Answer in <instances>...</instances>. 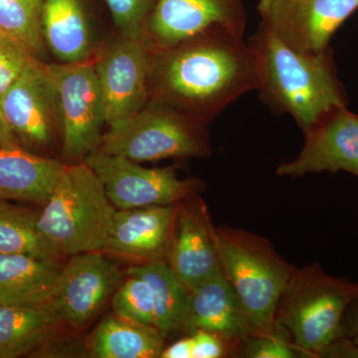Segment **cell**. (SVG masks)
Segmentation results:
<instances>
[{
    "instance_id": "cell-1",
    "label": "cell",
    "mask_w": 358,
    "mask_h": 358,
    "mask_svg": "<svg viewBox=\"0 0 358 358\" xmlns=\"http://www.w3.org/2000/svg\"><path fill=\"white\" fill-rule=\"evenodd\" d=\"M258 89L255 51L243 37L224 28H212L154 51L150 99L202 121L210 122Z\"/></svg>"
},
{
    "instance_id": "cell-2",
    "label": "cell",
    "mask_w": 358,
    "mask_h": 358,
    "mask_svg": "<svg viewBox=\"0 0 358 358\" xmlns=\"http://www.w3.org/2000/svg\"><path fill=\"white\" fill-rule=\"evenodd\" d=\"M249 44L258 59L261 99L275 112L291 115L303 133L345 107L327 51L291 48L263 23Z\"/></svg>"
},
{
    "instance_id": "cell-3",
    "label": "cell",
    "mask_w": 358,
    "mask_h": 358,
    "mask_svg": "<svg viewBox=\"0 0 358 358\" xmlns=\"http://www.w3.org/2000/svg\"><path fill=\"white\" fill-rule=\"evenodd\" d=\"M115 213L93 169L85 162H66L38 212L37 226L63 256H74L103 251Z\"/></svg>"
},
{
    "instance_id": "cell-4",
    "label": "cell",
    "mask_w": 358,
    "mask_h": 358,
    "mask_svg": "<svg viewBox=\"0 0 358 358\" xmlns=\"http://www.w3.org/2000/svg\"><path fill=\"white\" fill-rule=\"evenodd\" d=\"M216 240L224 275L239 298L252 334L275 333L278 303L296 268L268 240L249 231L219 226Z\"/></svg>"
},
{
    "instance_id": "cell-5",
    "label": "cell",
    "mask_w": 358,
    "mask_h": 358,
    "mask_svg": "<svg viewBox=\"0 0 358 358\" xmlns=\"http://www.w3.org/2000/svg\"><path fill=\"white\" fill-rule=\"evenodd\" d=\"M357 292L358 282L327 274L319 262L296 268L278 303L275 324L307 357H322L341 338L343 315Z\"/></svg>"
},
{
    "instance_id": "cell-6",
    "label": "cell",
    "mask_w": 358,
    "mask_h": 358,
    "mask_svg": "<svg viewBox=\"0 0 358 358\" xmlns=\"http://www.w3.org/2000/svg\"><path fill=\"white\" fill-rule=\"evenodd\" d=\"M208 124L150 99L136 114L108 124L98 150L138 164L208 157L212 155Z\"/></svg>"
},
{
    "instance_id": "cell-7",
    "label": "cell",
    "mask_w": 358,
    "mask_h": 358,
    "mask_svg": "<svg viewBox=\"0 0 358 358\" xmlns=\"http://www.w3.org/2000/svg\"><path fill=\"white\" fill-rule=\"evenodd\" d=\"M60 100L62 113L61 154L79 162L100 147L107 110L93 60L47 64Z\"/></svg>"
},
{
    "instance_id": "cell-8",
    "label": "cell",
    "mask_w": 358,
    "mask_h": 358,
    "mask_svg": "<svg viewBox=\"0 0 358 358\" xmlns=\"http://www.w3.org/2000/svg\"><path fill=\"white\" fill-rule=\"evenodd\" d=\"M0 109L18 147L41 152L62 141L57 89L46 63L35 60L0 99Z\"/></svg>"
},
{
    "instance_id": "cell-9",
    "label": "cell",
    "mask_w": 358,
    "mask_h": 358,
    "mask_svg": "<svg viewBox=\"0 0 358 358\" xmlns=\"http://www.w3.org/2000/svg\"><path fill=\"white\" fill-rule=\"evenodd\" d=\"M84 162L100 179L110 201L117 209L173 205L193 196L200 181L179 178L173 166L147 169L138 162L103 154H90Z\"/></svg>"
},
{
    "instance_id": "cell-10",
    "label": "cell",
    "mask_w": 358,
    "mask_h": 358,
    "mask_svg": "<svg viewBox=\"0 0 358 358\" xmlns=\"http://www.w3.org/2000/svg\"><path fill=\"white\" fill-rule=\"evenodd\" d=\"M155 49L147 39L117 34L93 59L110 122L136 114L150 100V75Z\"/></svg>"
},
{
    "instance_id": "cell-11",
    "label": "cell",
    "mask_w": 358,
    "mask_h": 358,
    "mask_svg": "<svg viewBox=\"0 0 358 358\" xmlns=\"http://www.w3.org/2000/svg\"><path fill=\"white\" fill-rule=\"evenodd\" d=\"M264 25L301 52L327 50L334 33L358 9V0H260Z\"/></svg>"
},
{
    "instance_id": "cell-12",
    "label": "cell",
    "mask_w": 358,
    "mask_h": 358,
    "mask_svg": "<svg viewBox=\"0 0 358 358\" xmlns=\"http://www.w3.org/2000/svg\"><path fill=\"white\" fill-rule=\"evenodd\" d=\"M246 23L244 0H157L148 17L147 38L155 50L212 28L243 37Z\"/></svg>"
},
{
    "instance_id": "cell-13",
    "label": "cell",
    "mask_w": 358,
    "mask_h": 358,
    "mask_svg": "<svg viewBox=\"0 0 358 358\" xmlns=\"http://www.w3.org/2000/svg\"><path fill=\"white\" fill-rule=\"evenodd\" d=\"M119 281L117 266L102 251L78 254L62 266L48 307L62 324L84 326L105 305Z\"/></svg>"
},
{
    "instance_id": "cell-14",
    "label": "cell",
    "mask_w": 358,
    "mask_h": 358,
    "mask_svg": "<svg viewBox=\"0 0 358 358\" xmlns=\"http://www.w3.org/2000/svg\"><path fill=\"white\" fill-rule=\"evenodd\" d=\"M195 195L176 204V214L166 263L186 288L223 272L219 256L216 227L206 205Z\"/></svg>"
},
{
    "instance_id": "cell-15",
    "label": "cell",
    "mask_w": 358,
    "mask_h": 358,
    "mask_svg": "<svg viewBox=\"0 0 358 358\" xmlns=\"http://www.w3.org/2000/svg\"><path fill=\"white\" fill-rule=\"evenodd\" d=\"M305 134V145L291 162L278 166L279 176L298 178L339 171L358 178V115L345 107L322 117Z\"/></svg>"
},
{
    "instance_id": "cell-16",
    "label": "cell",
    "mask_w": 358,
    "mask_h": 358,
    "mask_svg": "<svg viewBox=\"0 0 358 358\" xmlns=\"http://www.w3.org/2000/svg\"><path fill=\"white\" fill-rule=\"evenodd\" d=\"M176 204L115 211L103 251L143 262L166 261Z\"/></svg>"
},
{
    "instance_id": "cell-17",
    "label": "cell",
    "mask_w": 358,
    "mask_h": 358,
    "mask_svg": "<svg viewBox=\"0 0 358 358\" xmlns=\"http://www.w3.org/2000/svg\"><path fill=\"white\" fill-rule=\"evenodd\" d=\"M214 331L243 339L252 334L237 294L223 272L190 291L183 331Z\"/></svg>"
},
{
    "instance_id": "cell-18",
    "label": "cell",
    "mask_w": 358,
    "mask_h": 358,
    "mask_svg": "<svg viewBox=\"0 0 358 358\" xmlns=\"http://www.w3.org/2000/svg\"><path fill=\"white\" fill-rule=\"evenodd\" d=\"M65 164L21 148H0V200L43 205Z\"/></svg>"
},
{
    "instance_id": "cell-19",
    "label": "cell",
    "mask_w": 358,
    "mask_h": 358,
    "mask_svg": "<svg viewBox=\"0 0 358 358\" xmlns=\"http://www.w3.org/2000/svg\"><path fill=\"white\" fill-rule=\"evenodd\" d=\"M41 31L47 51L59 63L92 60L93 32L82 0H44Z\"/></svg>"
},
{
    "instance_id": "cell-20",
    "label": "cell",
    "mask_w": 358,
    "mask_h": 358,
    "mask_svg": "<svg viewBox=\"0 0 358 358\" xmlns=\"http://www.w3.org/2000/svg\"><path fill=\"white\" fill-rule=\"evenodd\" d=\"M61 268L36 257L0 253V305L48 307Z\"/></svg>"
},
{
    "instance_id": "cell-21",
    "label": "cell",
    "mask_w": 358,
    "mask_h": 358,
    "mask_svg": "<svg viewBox=\"0 0 358 358\" xmlns=\"http://www.w3.org/2000/svg\"><path fill=\"white\" fill-rule=\"evenodd\" d=\"M62 322L49 307L0 305V358L31 355Z\"/></svg>"
},
{
    "instance_id": "cell-22",
    "label": "cell",
    "mask_w": 358,
    "mask_h": 358,
    "mask_svg": "<svg viewBox=\"0 0 358 358\" xmlns=\"http://www.w3.org/2000/svg\"><path fill=\"white\" fill-rule=\"evenodd\" d=\"M164 338L157 327L115 315L96 327L89 341V353L95 358L159 357Z\"/></svg>"
},
{
    "instance_id": "cell-23",
    "label": "cell",
    "mask_w": 358,
    "mask_h": 358,
    "mask_svg": "<svg viewBox=\"0 0 358 358\" xmlns=\"http://www.w3.org/2000/svg\"><path fill=\"white\" fill-rule=\"evenodd\" d=\"M128 275H136L150 285L154 294L155 327L164 338L183 331L190 291L174 275L166 261H152L134 266Z\"/></svg>"
},
{
    "instance_id": "cell-24",
    "label": "cell",
    "mask_w": 358,
    "mask_h": 358,
    "mask_svg": "<svg viewBox=\"0 0 358 358\" xmlns=\"http://www.w3.org/2000/svg\"><path fill=\"white\" fill-rule=\"evenodd\" d=\"M38 212L0 200V253L60 262L62 254L52 246L37 226Z\"/></svg>"
},
{
    "instance_id": "cell-25",
    "label": "cell",
    "mask_w": 358,
    "mask_h": 358,
    "mask_svg": "<svg viewBox=\"0 0 358 358\" xmlns=\"http://www.w3.org/2000/svg\"><path fill=\"white\" fill-rule=\"evenodd\" d=\"M43 4L44 0H0V30L44 62L48 51L41 31Z\"/></svg>"
},
{
    "instance_id": "cell-26",
    "label": "cell",
    "mask_w": 358,
    "mask_h": 358,
    "mask_svg": "<svg viewBox=\"0 0 358 358\" xmlns=\"http://www.w3.org/2000/svg\"><path fill=\"white\" fill-rule=\"evenodd\" d=\"M115 315L138 324L155 327L154 294L150 285L136 275H129L113 296Z\"/></svg>"
},
{
    "instance_id": "cell-27",
    "label": "cell",
    "mask_w": 358,
    "mask_h": 358,
    "mask_svg": "<svg viewBox=\"0 0 358 358\" xmlns=\"http://www.w3.org/2000/svg\"><path fill=\"white\" fill-rule=\"evenodd\" d=\"M119 34L147 39V23L157 0H103Z\"/></svg>"
},
{
    "instance_id": "cell-28",
    "label": "cell",
    "mask_w": 358,
    "mask_h": 358,
    "mask_svg": "<svg viewBox=\"0 0 358 358\" xmlns=\"http://www.w3.org/2000/svg\"><path fill=\"white\" fill-rule=\"evenodd\" d=\"M288 331L277 324L275 333L250 334L243 339L241 357L249 358H296L307 357L296 348Z\"/></svg>"
},
{
    "instance_id": "cell-29",
    "label": "cell",
    "mask_w": 358,
    "mask_h": 358,
    "mask_svg": "<svg viewBox=\"0 0 358 358\" xmlns=\"http://www.w3.org/2000/svg\"><path fill=\"white\" fill-rule=\"evenodd\" d=\"M35 60L22 44L0 30V99Z\"/></svg>"
},
{
    "instance_id": "cell-30",
    "label": "cell",
    "mask_w": 358,
    "mask_h": 358,
    "mask_svg": "<svg viewBox=\"0 0 358 358\" xmlns=\"http://www.w3.org/2000/svg\"><path fill=\"white\" fill-rule=\"evenodd\" d=\"M192 358H224L241 355L243 339L232 338L214 331L197 329L190 334Z\"/></svg>"
},
{
    "instance_id": "cell-31",
    "label": "cell",
    "mask_w": 358,
    "mask_h": 358,
    "mask_svg": "<svg viewBox=\"0 0 358 358\" xmlns=\"http://www.w3.org/2000/svg\"><path fill=\"white\" fill-rule=\"evenodd\" d=\"M358 348V292L346 308L341 324V338Z\"/></svg>"
},
{
    "instance_id": "cell-32",
    "label": "cell",
    "mask_w": 358,
    "mask_h": 358,
    "mask_svg": "<svg viewBox=\"0 0 358 358\" xmlns=\"http://www.w3.org/2000/svg\"><path fill=\"white\" fill-rule=\"evenodd\" d=\"M160 358H192V336H186L164 348Z\"/></svg>"
},
{
    "instance_id": "cell-33",
    "label": "cell",
    "mask_w": 358,
    "mask_h": 358,
    "mask_svg": "<svg viewBox=\"0 0 358 358\" xmlns=\"http://www.w3.org/2000/svg\"><path fill=\"white\" fill-rule=\"evenodd\" d=\"M20 148L7 128L1 109H0V148Z\"/></svg>"
}]
</instances>
